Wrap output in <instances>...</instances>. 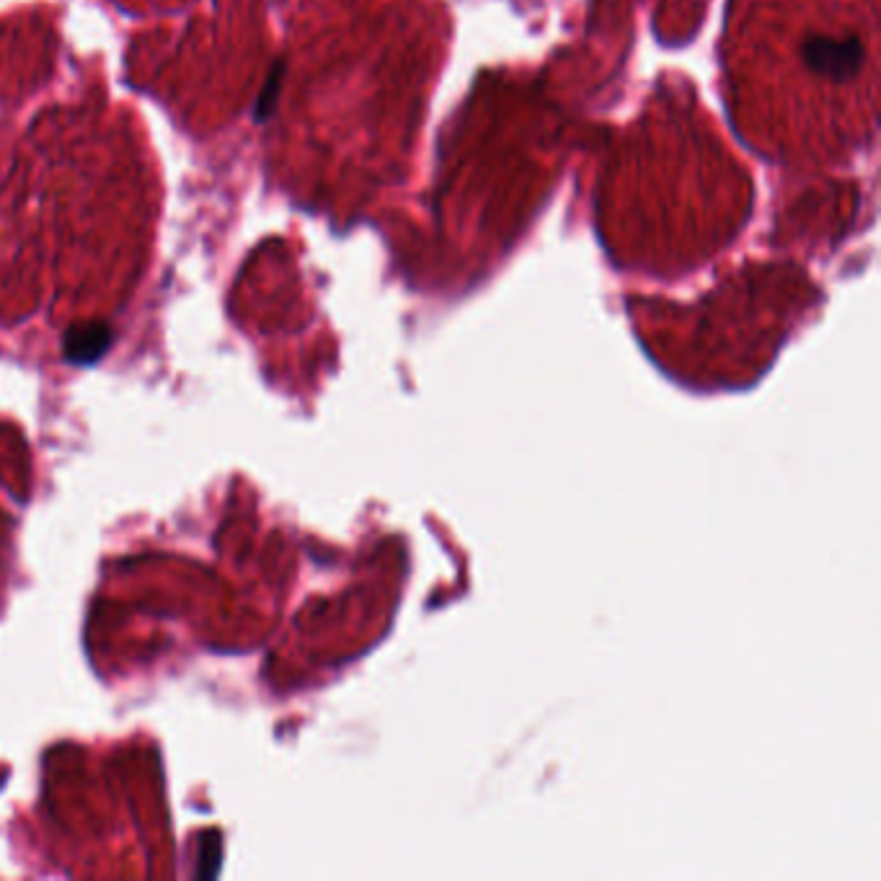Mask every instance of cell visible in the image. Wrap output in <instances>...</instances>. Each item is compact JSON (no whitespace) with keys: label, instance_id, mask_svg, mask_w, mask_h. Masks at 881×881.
<instances>
[{"label":"cell","instance_id":"7a4b0ae2","mask_svg":"<svg viewBox=\"0 0 881 881\" xmlns=\"http://www.w3.org/2000/svg\"><path fill=\"white\" fill-rule=\"evenodd\" d=\"M112 326L101 321H88L73 326L65 334V357L73 364H94L112 347Z\"/></svg>","mask_w":881,"mask_h":881},{"label":"cell","instance_id":"6da1fadb","mask_svg":"<svg viewBox=\"0 0 881 881\" xmlns=\"http://www.w3.org/2000/svg\"><path fill=\"white\" fill-rule=\"evenodd\" d=\"M802 54L811 73L832 80H848L864 63V45L858 39L809 37L802 45Z\"/></svg>","mask_w":881,"mask_h":881},{"label":"cell","instance_id":"3957f363","mask_svg":"<svg viewBox=\"0 0 881 881\" xmlns=\"http://www.w3.org/2000/svg\"><path fill=\"white\" fill-rule=\"evenodd\" d=\"M282 73H285V65L277 63L270 71V78H266L264 88H261V96H259V104H257V120L264 122L266 116L274 112V104H277V96H280V86H282Z\"/></svg>","mask_w":881,"mask_h":881},{"label":"cell","instance_id":"277c9868","mask_svg":"<svg viewBox=\"0 0 881 881\" xmlns=\"http://www.w3.org/2000/svg\"><path fill=\"white\" fill-rule=\"evenodd\" d=\"M199 864H202V866L212 864V869L218 871V864H220V845H215V848H212V853H210V840L204 837V840H202V856H199Z\"/></svg>","mask_w":881,"mask_h":881}]
</instances>
